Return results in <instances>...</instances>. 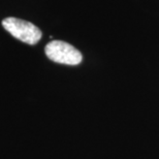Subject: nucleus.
<instances>
[{"mask_svg":"<svg viewBox=\"0 0 159 159\" xmlns=\"http://www.w3.org/2000/svg\"><path fill=\"white\" fill-rule=\"evenodd\" d=\"M2 26L12 36L28 44H36L43 33L35 25L18 18H6L2 21Z\"/></svg>","mask_w":159,"mask_h":159,"instance_id":"1","label":"nucleus"},{"mask_svg":"<svg viewBox=\"0 0 159 159\" xmlns=\"http://www.w3.org/2000/svg\"><path fill=\"white\" fill-rule=\"evenodd\" d=\"M44 52L50 60L61 64L78 65L83 60V56L79 50L62 40L50 41L44 48Z\"/></svg>","mask_w":159,"mask_h":159,"instance_id":"2","label":"nucleus"}]
</instances>
